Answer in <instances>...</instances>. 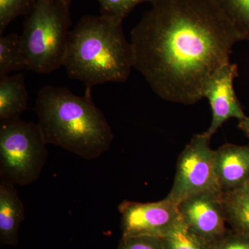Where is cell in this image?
I'll list each match as a JSON object with an SVG mask.
<instances>
[{
  "label": "cell",
  "mask_w": 249,
  "mask_h": 249,
  "mask_svg": "<svg viewBox=\"0 0 249 249\" xmlns=\"http://www.w3.org/2000/svg\"><path fill=\"white\" fill-rule=\"evenodd\" d=\"M131 31L133 67L161 99L194 105L241 41L216 0H154Z\"/></svg>",
  "instance_id": "1"
},
{
  "label": "cell",
  "mask_w": 249,
  "mask_h": 249,
  "mask_svg": "<svg viewBox=\"0 0 249 249\" xmlns=\"http://www.w3.org/2000/svg\"><path fill=\"white\" fill-rule=\"evenodd\" d=\"M36 111L47 144L86 160L108 151L114 134L91 93L77 96L66 88L46 85L37 93Z\"/></svg>",
  "instance_id": "2"
},
{
  "label": "cell",
  "mask_w": 249,
  "mask_h": 249,
  "mask_svg": "<svg viewBox=\"0 0 249 249\" xmlns=\"http://www.w3.org/2000/svg\"><path fill=\"white\" fill-rule=\"evenodd\" d=\"M62 67L88 93L96 85L127 81L133 53L123 21L101 14L82 18L70 31Z\"/></svg>",
  "instance_id": "3"
},
{
  "label": "cell",
  "mask_w": 249,
  "mask_h": 249,
  "mask_svg": "<svg viewBox=\"0 0 249 249\" xmlns=\"http://www.w3.org/2000/svg\"><path fill=\"white\" fill-rule=\"evenodd\" d=\"M67 0H37L20 36L27 71L49 74L62 67L71 19Z\"/></svg>",
  "instance_id": "4"
},
{
  "label": "cell",
  "mask_w": 249,
  "mask_h": 249,
  "mask_svg": "<svg viewBox=\"0 0 249 249\" xmlns=\"http://www.w3.org/2000/svg\"><path fill=\"white\" fill-rule=\"evenodd\" d=\"M47 145L37 124L0 123V178L21 186L36 182L47 163Z\"/></svg>",
  "instance_id": "5"
},
{
  "label": "cell",
  "mask_w": 249,
  "mask_h": 249,
  "mask_svg": "<svg viewBox=\"0 0 249 249\" xmlns=\"http://www.w3.org/2000/svg\"><path fill=\"white\" fill-rule=\"evenodd\" d=\"M211 137L196 134L181 152L177 165L175 181L167 196L176 204L199 193L221 192L214 166V150L210 147Z\"/></svg>",
  "instance_id": "6"
},
{
  "label": "cell",
  "mask_w": 249,
  "mask_h": 249,
  "mask_svg": "<svg viewBox=\"0 0 249 249\" xmlns=\"http://www.w3.org/2000/svg\"><path fill=\"white\" fill-rule=\"evenodd\" d=\"M123 237L155 236L163 237L179 220L178 204L165 197L156 202L124 201L119 206Z\"/></svg>",
  "instance_id": "7"
},
{
  "label": "cell",
  "mask_w": 249,
  "mask_h": 249,
  "mask_svg": "<svg viewBox=\"0 0 249 249\" xmlns=\"http://www.w3.org/2000/svg\"><path fill=\"white\" fill-rule=\"evenodd\" d=\"M222 196L221 192H205L178 204L181 219L212 248L226 235Z\"/></svg>",
  "instance_id": "8"
},
{
  "label": "cell",
  "mask_w": 249,
  "mask_h": 249,
  "mask_svg": "<svg viewBox=\"0 0 249 249\" xmlns=\"http://www.w3.org/2000/svg\"><path fill=\"white\" fill-rule=\"evenodd\" d=\"M238 76V67L229 62L210 78L203 97L207 98L212 109V121L206 134L212 137L219 127L230 119L242 120L247 117L234 89V80Z\"/></svg>",
  "instance_id": "9"
},
{
  "label": "cell",
  "mask_w": 249,
  "mask_h": 249,
  "mask_svg": "<svg viewBox=\"0 0 249 249\" xmlns=\"http://www.w3.org/2000/svg\"><path fill=\"white\" fill-rule=\"evenodd\" d=\"M214 166L223 193L243 188L249 182V145H222L214 150Z\"/></svg>",
  "instance_id": "10"
},
{
  "label": "cell",
  "mask_w": 249,
  "mask_h": 249,
  "mask_svg": "<svg viewBox=\"0 0 249 249\" xmlns=\"http://www.w3.org/2000/svg\"><path fill=\"white\" fill-rule=\"evenodd\" d=\"M14 183L0 178V240L1 245H16L25 209Z\"/></svg>",
  "instance_id": "11"
},
{
  "label": "cell",
  "mask_w": 249,
  "mask_h": 249,
  "mask_svg": "<svg viewBox=\"0 0 249 249\" xmlns=\"http://www.w3.org/2000/svg\"><path fill=\"white\" fill-rule=\"evenodd\" d=\"M28 100L23 73L0 77V123L19 119L27 109Z\"/></svg>",
  "instance_id": "12"
},
{
  "label": "cell",
  "mask_w": 249,
  "mask_h": 249,
  "mask_svg": "<svg viewBox=\"0 0 249 249\" xmlns=\"http://www.w3.org/2000/svg\"><path fill=\"white\" fill-rule=\"evenodd\" d=\"M223 206L227 222L235 231L249 236V194L243 190L223 193Z\"/></svg>",
  "instance_id": "13"
},
{
  "label": "cell",
  "mask_w": 249,
  "mask_h": 249,
  "mask_svg": "<svg viewBox=\"0 0 249 249\" xmlns=\"http://www.w3.org/2000/svg\"><path fill=\"white\" fill-rule=\"evenodd\" d=\"M27 70L20 36L16 33L0 37V77L13 71Z\"/></svg>",
  "instance_id": "14"
},
{
  "label": "cell",
  "mask_w": 249,
  "mask_h": 249,
  "mask_svg": "<svg viewBox=\"0 0 249 249\" xmlns=\"http://www.w3.org/2000/svg\"><path fill=\"white\" fill-rule=\"evenodd\" d=\"M161 239L165 249H213L196 235L181 218Z\"/></svg>",
  "instance_id": "15"
},
{
  "label": "cell",
  "mask_w": 249,
  "mask_h": 249,
  "mask_svg": "<svg viewBox=\"0 0 249 249\" xmlns=\"http://www.w3.org/2000/svg\"><path fill=\"white\" fill-rule=\"evenodd\" d=\"M231 22L241 40L249 42V0H216Z\"/></svg>",
  "instance_id": "16"
},
{
  "label": "cell",
  "mask_w": 249,
  "mask_h": 249,
  "mask_svg": "<svg viewBox=\"0 0 249 249\" xmlns=\"http://www.w3.org/2000/svg\"><path fill=\"white\" fill-rule=\"evenodd\" d=\"M37 0H0V35L16 18L27 17L35 7Z\"/></svg>",
  "instance_id": "17"
},
{
  "label": "cell",
  "mask_w": 249,
  "mask_h": 249,
  "mask_svg": "<svg viewBox=\"0 0 249 249\" xmlns=\"http://www.w3.org/2000/svg\"><path fill=\"white\" fill-rule=\"evenodd\" d=\"M72 2V0H67ZM101 6V14L109 16L124 22V18L137 7L145 2H153L154 0H96Z\"/></svg>",
  "instance_id": "18"
},
{
  "label": "cell",
  "mask_w": 249,
  "mask_h": 249,
  "mask_svg": "<svg viewBox=\"0 0 249 249\" xmlns=\"http://www.w3.org/2000/svg\"><path fill=\"white\" fill-rule=\"evenodd\" d=\"M118 249H165V247L160 237L135 236L123 237Z\"/></svg>",
  "instance_id": "19"
},
{
  "label": "cell",
  "mask_w": 249,
  "mask_h": 249,
  "mask_svg": "<svg viewBox=\"0 0 249 249\" xmlns=\"http://www.w3.org/2000/svg\"><path fill=\"white\" fill-rule=\"evenodd\" d=\"M213 249H249V236L235 231L232 235L224 236Z\"/></svg>",
  "instance_id": "20"
},
{
  "label": "cell",
  "mask_w": 249,
  "mask_h": 249,
  "mask_svg": "<svg viewBox=\"0 0 249 249\" xmlns=\"http://www.w3.org/2000/svg\"><path fill=\"white\" fill-rule=\"evenodd\" d=\"M237 127L249 138V116H247L245 119L239 121Z\"/></svg>",
  "instance_id": "21"
},
{
  "label": "cell",
  "mask_w": 249,
  "mask_h": 249,
  "mask_svg": "<svg viewBox=\"0 0 249 249\" xmlns=\"http://www.w3.org/2000/svg\"><path fill=\"white\" fill-rule=\"evenodd\" d=\"M241 189L243 190L244 191L247 192V193L249 194V182L247 183L245 187L241 188Z\"/></svg>",
  "instance_id": "22"
}]
</instances>
